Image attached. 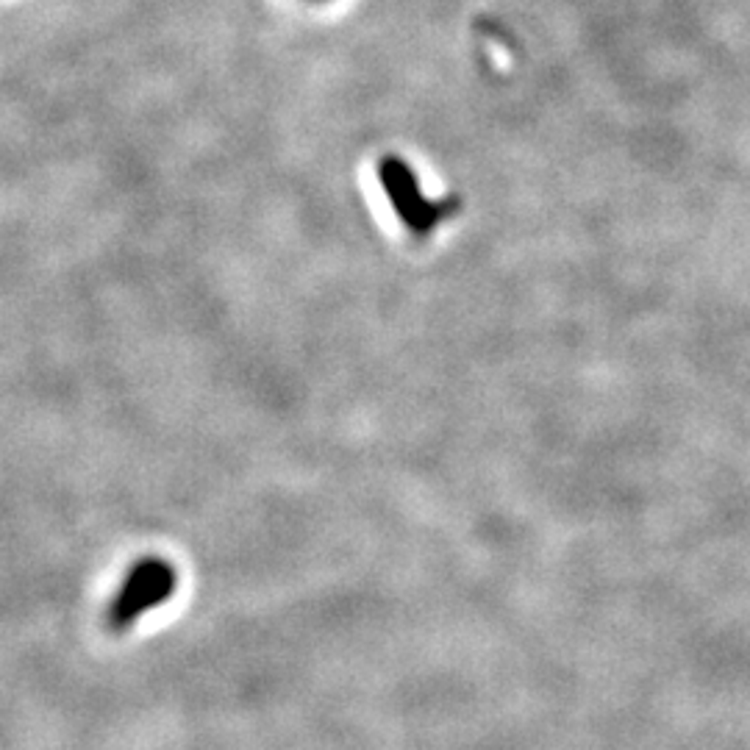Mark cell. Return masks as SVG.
Segmentation results:
<instances>
[{
    "label": "cell",
    "mask_w": 750,
    "mask_h": 750,
    "mask_svg": "<svg viewBox=\"0 0 750 750\" xmlns=\"http://www.w3.org/2000/svg\"><path fill=\"white\" fill-rule=\"evenodd\" d=\"M178 589V573L167 559L145 556L133 562L125 573L111 606H109V626L114 631H128L136 620L148 611L164 606Z\"/></svg>",
    "instance_id": "obj_1"
},
{
    "label": "cell",
    "mask_w": 750,
    "mask_h": 750,
    "mask_svg": "<svg viewBox=\"0 0 750 750\" xmlns=\"http://www.w3.org/2000/svg\"><path fill=\"white\" fill-rule=\"evenodd\" d=\"M381 184L386 186L395 212L403 217V223L415 231H428L437 223V206L420 195V186L406 164L397 159H386L381 164Z\"/></svg>",
    "instance_id": "obj_2"
}]
</instances>
